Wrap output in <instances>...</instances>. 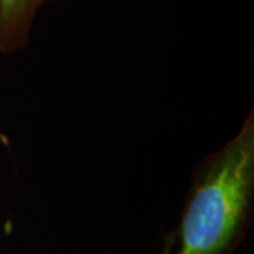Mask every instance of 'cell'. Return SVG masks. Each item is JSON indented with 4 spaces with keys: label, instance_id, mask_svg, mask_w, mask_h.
<instances>
[{
    "label": "cell",
    "instance_id": "7a4b0ae2",
    "mask_svg": "<svg viewBox=\"0 0 254 254\" xmlns=\"http://www.w3.org/2000/svg\"><path fill=\"white\" fill-rule=\"evenodd\" d=\"M54 1L63 0H0V55L24 51L40 10Z\"/></svg>",
    "mask_w": 254,
    "mask_h": 254
},
{
    "label": "cell",
    "instance_id": "3957f363",
    "mask_svg": "<svg viewBox=\"0 0 254 254\" xmlns=\"http://www.w3.org/2000/svg\"><path fill=\"white\" fill-rule=\"evenodd\" d=\"M174 247H175V233L173 230V232H168L164 236L161 249L158 250L157 254H174Z\"/></svg>",
    "mask_w": 254,
    "mask_h": 254
},
{
    "label": "cell",
    "instance_id": "6da1fadb",
    "mask_svg": "<svg viewBox=\"0 0 254 254\" xmlns=\"http://www.w3.org/2000/svg\"><path fill=\"white\" fill-rule=\"evenodd\" d=\"M254 208V109L236 133L202 157L185 193L174 254H233Z\"/></svg>",
    "mask_w": 254,
    "mask_h": 254
}]
</instances>
